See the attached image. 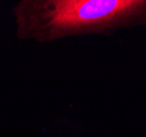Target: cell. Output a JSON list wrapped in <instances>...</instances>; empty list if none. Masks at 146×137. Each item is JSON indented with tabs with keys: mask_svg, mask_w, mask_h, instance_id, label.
Masks as SVG:
<instances>
[{
	"mask_svg": "<svg viewBox=\"0 0 146 137\" xmlns=\"http://www.w3.org/2000/svg\"><path fill=\"white\" fill-rule=\"evenodd\" d=\"M20 40L51 42L111 33L146 21L145 0H21L13 8Z\"/></svg>",
	"mask_w": 146,
	"mask_h": 137,
	"instance_id": "cell-1",
	"label": "cell"
}]
</instances>
